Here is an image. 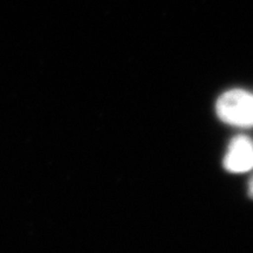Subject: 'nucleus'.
<instances>
[{"instance_id": "2", "label": "nucleus", "mask_w": 253, "mask_h": 253, "mask_svg": "<svg viewBox=\"0 0 253 253\" xmlns=\"http://www.w3.org/2000/svg\"><path fill=\"white\" fill-rule=\"evenodd\" d=\"M227 171L242 173L253 169V142L246 136H237L231 141L229 150L224 158Z\"/></svg>"}, {"instance_id": "3", "label": "nucleus", "mask_w": 253, "mask_h": 253, "mask_svg": "<svg viewBox=\"0 0 253 253\" xmlns=\"http://www.w3.org/2000/svg\"><path fill=\"white\" fill-rule=\"evenodd\" d=\"M249 196L253 199V176L251 177L249 182Z\"/></svg>"}, {"instance_id": "1", "label": "nucleus", "mask_w": 253, "mask_h": 253, "mask_svg": "<svg viewBox=\"0 0 253 253\" xmlns=\"http://www.w3.org/2000/svg\"><path fill=\"white\" fill-rule=\"evenodd\" d=\"M217 115L227 125L239 128L253 126V94L242 89H232L218 99Z\"/></svg>"}]
</instances>
